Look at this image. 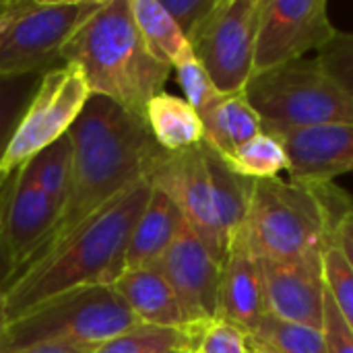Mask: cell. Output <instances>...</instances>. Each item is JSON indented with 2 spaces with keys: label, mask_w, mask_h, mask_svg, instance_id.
Instances as JSON below:
<instances>
[{
  "label": "cell",
  "mask_w": 353,
  "mask_h": 353,
  "mask_svg": "<svg viewBox=\"0 0 353 353\" xmlns=\"http://www.w3.org/2000/svg\"><path fill=\"white\" fill-rule=\"evenodd\" d=\"M68 139L72 143L70 190L56 230L39 256L128 186L147 178L153 157L161 151L145 118L101 95L89 97L68 130Z\"/></svg>",
  "instance_id": "obj_1"
},
{
  "label": "cell",
  "mask_w": 353,
  "mask_h": 353,
  "mask_svg": "<svg viewBox=\"0 0 353 353\" xmlns=\"http://www.w3.org/2000/svg\"><path fill=\"white\" fill-rule=\"evenodd\" d=\"M151 190L147 178L134 182L21 271L4 290L6 323L54 296L112 285L126 269L128 240Z\"/></svg>",
  "instance_id": "obj_2"
},
{
  "label": "cell",
  "mask_w": 353,
  "mask_h": 353,
  "mask_svg": "<svg viewBox=\"0 0 353 353\" xmlns=\"http://www.w3.org/2000/svg\"><path fill=\"white\" fill-rule=\"evenodd\" d=\"M62 60L85 72L91 95L108 97L141 118L174 70L147 50L130 0H105L64 46Z\"/></svg>",
  "instance_id": "obj_3"
},
{
  "label": "cell",
  "mask_w": 353,
  "mask_h": 353,
  "mask_svg": "<svg viewBox=\"0 0 353 353\" xmlns=\"http://www.w3.org/2000/svg\"><path fill=\"white\" fill-rule=\"evenodd\" d=\"M350 196L329 184L296 180H254L246 221L236 236L261 261L323 256L333 244Z\"/></svg>",
  "instance_id": "obj_4"
},
{
  "label": "cell",
  "mask_w": 353,
  "mask_h": 353,
  "mask_svg": "<svg viewBox=\"0 0 353 353\" xmlns=\"http://www.w3.org/2000/svg\"><path fill=\"white\" fill-rule=\"evenodd\" d=\"M141 325L112 285L79 288L6 323L0 353L39 343H66L95 352L114 337Z\"/></svg>",
  "instance_id": "obj_5"
},
{
  "label": "cell",
  "mask_w": 353,
  "mask_h": 353,
  "mask_svg": "<svg viewBox=\"0 0 353 353\" xmlns=\"http://www.w3.org/2000/svg\"><path fill=\"white\" fill-rule=\"evenodd\" d=\"M263 122V132L283 137L333 124H353V97L316 60H300L254 72L244 89Z\"/></svg>",
  "instance_id": "obj_6"
},
{
  "label": "cell",
  "mask_w": 353,
  "mask_h": 353,
  "mask_svg": "<svg viewBox=\"0 0 353 353\" xmlns=\"http://www.w3.org/2000/svg\"><path fill=\"white\" fill-rule=\"evenodd\" d=\"M105 0H0V77L48 72L62 50Z\"/></svg>",
  "instance_id": "obj_7"
},
{
  "label": "cell",
  "mask_w": 353,
  "mask_h": 353,
  "mask_svg": "<svg viewBox=\"0 0 353 353\" xmlns=\"http://www.w3.org/2000/svg\"><path fill=\"white\" fill-rule=\"evenodd\" d=\"M89 97V83L77 64L64 62L62 66L43 72L0 161V186H4L27 161L68 134Z\"/></svg>",
  "instance_id": "obj_8"
},
{
  "label": "cell",
  "mask_w": 353,
  "mask_h": 353,
  "mask_svg": "<svg viewBox=\"0 0 353 353\" xmlns=\"http://www.w3.org/2000/svg\"><path fill=\"white\" fill-rule=\"evenodd\" d=\"M265 0H217L188 41L219 93H240L254 74L256 31Z\"/></svg>",
  "instance_id": "obj_9"
},
{
  "label": "cell",
  "mask_w": 353,
  "mask_h": 353,
  "mask_svg": "<svg viewBox=\"0 0 353 353\" xmlns=\"http://www.w3.org/2000/svg\"><path fill=\"white\" fill-rule=\"evenodd\" d=\"M60 211L39 190L27 163L0 188V288L39 256L50 242Z\"/></svg>",
  "instance_id": "obj_10"
},
{
  "label": "cell",
  "mask_w": 353,
  "mask_h": 353,
  "mask_svg": "<svg viewBox=\"0 0 353 353\" xmlns=\"http://www.w3.org/2000/svg\"><path fill=\"white\" fill-rule=\"evenodd\" d=\"M337 29L327 0H265L254 48V72L300 62L310 50H325Z\"/></svg>",
  "instance_id": "obj_11"
},
{
  "label": "cell",
  "mask_w": 353,
  "mask_h": 353,
  "mask_svg": "<svg viewBox=\"0 0 353 353\" xmlns=\"http://www.w3.org/2000/svg\"><path fill=\"white\" fill-rule=\"evenodd\" d=\"M147 180L174 201L186 225L207 246L213 259L223 265L228 246L215 215L203 143L174 153L161 149L149 165Z\"/></svg>",
  "instance_id": "obj_12"
},
{
  "label": "cell",
  "mask_w": 353,
  "mask_h": 353,
  "mask_svg": "<svg viewBox=\"0 0 353 353\" xmlns=\"http://www.w3.org/2000/svg\"><path fill=\"white\" fill-rule=\"evenodd\" d=\"M155 267L170 281L190 327H203L219 319L221 263L213 259L188 225Z\"/></svg>",
  "instance_id": "obj_13"
},
{
  "label": "cell",
  "mask_w": 353,
  "mask_h": 353,
  "mask_svg": "<svg viewBox=\"0 0 353 353\" xmlns=\"http://www.w3.org/2000/svg\"><path fill=\"white\" fill-rule=\"evenodd\" d=\"M323 259L325 254L294 261L259 259L267 316L323 331L327 298Z\"/></svg>",
  "instance_id": "obj_14"
},
{
  "label": "cell",
  "mask_w": 353,
  "mask_h": 353,
  "mask_svg": "<svg viewBox=\"0 0 353 353\" xmlns=\"http://www.w3.org/2000/svg\"><path fill=\"white\" fill-rule=\"evenodd\" d=\"M277 139L290 157V180L329 184L333 178L353 172V124L296 130Z\"/></svg>",
  "instance_id": "obj_15"
},
{
  "label": "cell",
  "mask_w": 353,
  "mask_h": 353,
  "mask_svg": "<svg viewBox=\"0 0 353 353\" xmlns=\"http://www.w3.org/2000/svg\"><path fill=\"white\" fill-rule=\"evenodd\" d=\"M265 316L261 261L240 240H234L221 265L219 319L252 335Z\"/></svg>",
  "instance_id": "obj_16"
},
{
  "label": "cell",
  "mask_w": 353,
  "mask_h": 353,
  "mask_svg": "<svg viewBox=\"0 0 353 353\" xmlns=\"http://www.w3.org/2000/svg\"><path fill=\"white\" fill-rule=\"evenodd\" d=\"M112 290L122 298V302L143 325L163 329L190 327L170 281L157 267L124 271L112 283Z\"/></svg>",
  "instance_id": "obj_17"
},
{
  "label": "cell",
  "mask_w": 353,
  "mask_h": 353,
  "mask_svg": "<svg viewBox=\"0 0 353 353\" xmlns=\"http://www.w3.org/2000/svg\"><path fill=\"white\" fill-rule=\"evenodd\" d=\"M184 228L186 221L174 201L153 188L151 199L130 234L124 271L155 267Z\"/></svg>",
  "instance_id": "obj_18"
},
{
  "label": "cell",
  "mask_w": 353,
  "mask_h": 353,
  "mask_svg": "<svg viewBox=\"0 0 353 353\" xmlns=\"http://www.w3.org/2000/svg\"><path fill=\"white\" fill-rule=\"evenodd\" d=\"M203 151H205V161H207L209 180H211L215 215H217L225 246L230 250L232 242L236 240V236L240 234L246 221L254 180L236 174L228 165V161L205 141H203Z\"/></svg>",
  "instance_id": "obj_19"
},
{
  "label": "cell",
  "mask_w": 353,
  "mask_h": 353,
  "mask_svg": "<svg viewBox=\"0 0 353 353\" xmlns=\"http://www.w3.org/2000/svg\"><path fill=\"white\" fill-rule=\"evenodd\" d=\"M199 116L205 128V143L221 157L232 155L246 141L263 132L261 116L250 105L244 91L221 95Z\"/></svg>",
  "instance_id": "obj_20"
},
{
  "label": "cell",
  "mask_w": 353,
  "mask_h": 353,
  "mask_svg": "<svg viewBox=\"0 0 353 353\" xmlns=\"http://www.w3.org/2000/svg\"><path fill=\"white\" fill-rule=\"evenodd\" d=\"M145 120L155 143L163 151L174 153L188 147H196L205 141L201 116L186 99L174 93H157L147 105Z\"/></svg>",
  "instance_id": "obj_21"
},
{
  "label": "cell",
  "mask_w": 353,
  "mask_h": 353,
  "mask_svg": "<svg viewBox=\"0 0 353 353\" xmlns=\"http://www.w3.org/2000/svg\"><path fill=\"white\" fill-rule=\"evenodd\" d=\"M130 10L147 50L159 62L174 66L190 43L163 4L159 0H130Z\"/></svg>",
  "instance_id": "obj_22"
},
{
  "label": "cell",
  "mask_w": 353,
  "mask_h": 353,
  "mask_svg": "<svg viewBox=\"0 0 353 353\" xmlns=\"http://www.w3.org/2000/svg\"><path fill=\"white\" fill-rule=\"evenodd\" d=\"M205 327V325H203ZM203 327L188 329H163L151 325H137L130 331L114 337L93 353H199Z\"/></svg>",
  "instance_id": "obj_23"
},
{
  "label": "cell",
  "mask_w": 353,
  "mask_h": 353,
  "mask_svg": "<svg viewBox=\"0 0 353 353\" xmlns=\"http://www.w3.org/2000/svg\"><path fill=\"white\" fill-rule=\"evenodd\" d=\"M223 159L236 174L250 180L277 178L281 172L290 170V157L281 139L269 132H259Z\"/></svg>",
  "instance_id": "obj_24"
},
{
  "label": "cell",
  "mask_w": 353,
  "mask_h": 353,
  "mask_svg": "<svg viewBox=\"0 0 353 353\" xmlns=\"http://www.w3.org/2000/svg\"><path fill=\"white\" fill-rule=\"evenodd\" d=\"M27 168L31 170V176L39 190L62 213L72 180V143L68 134H64L31 161H27Z\"/></svg>",
  "instance_id": "obj_25"
},
{
  "label": "cell",
  "mask_w": 353,
  "mask_h": 353,
  "mask_svg": "<svg viewBox=\"0 0 353 353\" xmlns=\"http://www.w3.org/2000/svg\"><path fill=\"white\" fill-rule=\"evenodd\" d=\"M250 341L267 353H329L321 329L302 327L265 316L250 335Z\"/></svg>",
  "instance_id": "obj_26"
},
{
  "label": "cell",
  "mask_w": 353,
  "mask_h": 353,
  "mask_svg": "<svg viewBox=\"0 0 353 353\" xmlns=\"http://www.w3.org/2000/svg\"><path fill=\"white\" fill-rule=\"evenodd\" d=\"M43 72L0 77V161L14 137V130L31 103ZM2 188V186H0Z\"/></svg>",
  "instance_id": "obj_27"
},
{
  "label": "cell",
  "mask_w": 353,
  "mask_h": 353,
  "mask_svg": "<svg viewBox=\"0 0 353 353\" xmlns=\"http://www.w3.org/2000/svg\"><path fill=\"white\" fill-rule=\"evenodd\" d=\"M172 68L176 70L178 83L184 91V99L196 110V114L205 112L223 95L217 91V87L213 85L211 77L207 74L205 66L199 62L190 46L182 52V56L174 62Z\"/></svg>",
  "instance_id": "obj_28"
},
{
  "label": "cell",
  "mask_w": 353,
  "mask_h": 353,
  "mask_svg": "<svg viewBox=\"0 0 353 353\" xmlns=\"http://www.w3.org/2000/svg\"><path fill=\"white\" fill-rule=\"evenodd\" d=\"M323 265L327 292L333 298L345 327L353 335V273L335 244L325 252Z\"/></svg>",
  "instance_id": "obj_29"
},
{
  "label": "cell",
  "mask_w": 353,
  "mask_h": 353,
  "mask_svg": "<svg viewBox=\"0 0 353 353\" xmlns=\"http://www.w3.org/2000/svg\"><path fill=\"white\" fill-rule=\"evenodd\" d=\"M316 62L323 70L353 97V33H337V37L321 50Z\"/></svg>",
  "instance_id": "obj_30"
},
{
  "label": "cell",
  "mask_w": 353,
  "mask_h": 353,
  "mask_svg": "<svg viewBox=\"0 0 353 353\" xmlns=\"http://www.w3.org/2000/svg\"><path fill=\"white\" fill-rule=\"evenodd\" d=\"M250 352V335L240 327L215 319L203 327L199 353H248Z\"/></svg>",
  "instance_id": "obj_31"
},
{
  "label": "cell",
  "mask_w": 353,
  "mask_h": 353,
  "mask_svg": "<svg viewBox=\"0 0 353 353\" xmlns=\"http://www.w3.org/2000/svg\"><path fill=\"white\" fill-rule=\"evenodd\" d=\"M159 2L176 21L186 41L194 37V33L201 29V25L217 6V0H159Z\"/></svg>",
  "instance_id": "obj_32"
},
{
  "label": "cell",
  "mask_w": 353,
  "mask_h": 353,
  "mask_svg": "<svg viewBox=\"0 0 353 353\" xmlns=\"http://www.w3.org/2000/svg\"><path fill=\"white\" fill-rule=\"evenodd\" d=\"M323 333L327 337L329 353H353V335L345 327L333 298L327 292L325 298V323H323Z\"/></svg>",
  "instance_id": "obj_33"
},
{
  "label": "cell",
  "mask_w": 353,
  "mask_h": 353,
  "mask_svg": "<svg viewBox=\"0 0 353 353\" xmlns=\"http://www.w3.org/2000/svg\"><path fill=\"white\" fill-rule=\"evenodd\" d=\"M335 246L339 248L341 256L345 259L350 271L353 273V209L347 211L339 225H337V234H335Z\"/></svg>",
  "instance_id": "obj_34"
},
{
  "label": "cell",
  "mask_w": 353,
  "mask_h": 353,
  "mask_svg": "<svg viewBox=\"0 0 353 353\" xmlns=\"http://www.w3.org/2000/svg\"><path fill=\"white\" fill-rule=\"evenodd\" d=\"M2 353H93L91 350H83L77 345H66V343H39V345H27L19 350H8Z\"/></svg>",
  "instance_id": "obj_35"
},
{
  "label": "cell",
  "mask_w": 353,
  "mask_h": 353,
  "mask_svg": "<svg viewBox=\"0 0 353 353\" xmlns=\"http://www.w3.org/2000/svg\"><path fill=\"white\" fill-rule=\"evenodd\" d=\"M6 327V310H4V292L0 288V335Z\"/></svg>",
  "instance_id": "obj_36"
},
{
  "label": "cell",
  "mask_w": 353,
  "mask_h": 353,
  "mask_svg": "<svg viewBox=\"0 0 353 353\" xmlns=\"http://www.w3.org/2000/svg\"><path fill=\"white\" fill-rule=\"evenodd\" d=\"M248 353H267V352H263L261 347H256V345H254V343L250 341V352H248Z\"/></svg>",
  "instance_id": "obj_37"
},
{
  "label": "cell",
  "mask_w": 353,
  "mask_h": 353,
  "mask_svg": "<svg viewBox=\"0 0 353 353\" xmlns=\"http://www.w3.org/2000/svg\"><path fill=\"white\" fill-rule=\"evenodd\" d=\"M172 353H192V352H172Z\"/></svg>",
  "instance_id": "obj_38"
}]
</instances>
